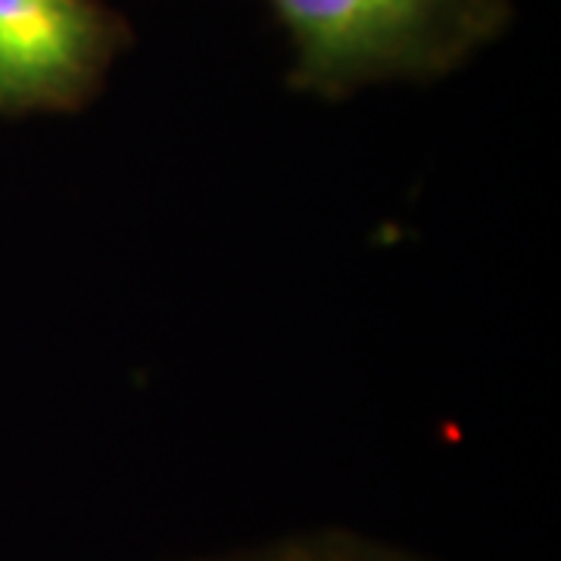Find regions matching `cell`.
<instances>
[{
	"label": "cell",
	"instance_id": "obj_1",
	"mask_svg": "<svg viewBox=\"0 0 561 561\" xmlns=\"http://www.w3.org/2000/svg\"><path fill=\"white\" fill-rule=\"evenodd\" d=\"M297 94L346 101L375 84L446 79L508 32L512 0H268Z\"/></svg>",
	"mask_w": 561,
	"mask_h": 561
},
{
	"label": "cell",
	"instance_id": "obj_3",
	"mask_svg": "<svg viewBox=\"0 0 561 561\" xmlns=\"http://www.w3.org/2000/svg\"><path fill=\"white\" fill-rule=\"evenodd\" d=\"M184 561H427L405 552L400 546L353 534V530H306L294 537L262 542V546H247V549H231V552H216V556H197Z\"/></svg>",
	"mask_w": 561,
	"mask_h": 561
},
{
	"label": "cell",
	"instance_id": "obj_2",
	"mask_svg": "<svg viewBox=\"0 0 561 561\" xmlns=\"http://www.w3.org/2000/svg\"><path fill=\"white\" fill-rule=\"evenodd\" d=\"M131 47L106 0H0V116H72Z\"/></svg>",
	"mask_w": 561,
	"mask_h": 561
}]
</instances>
